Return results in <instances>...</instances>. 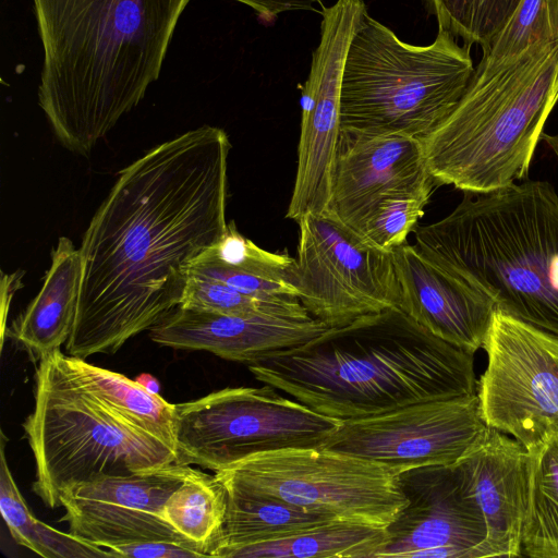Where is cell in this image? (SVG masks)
Returning <instances> with one entry per match:
<instances>
[{"label": "cell", "mask_w": 558, "mask_h": 558, "mask_svg": "<svg viewBox=\"0 0 558 558\" xmlns=\"http://www.w3.org/2000/svg\"><path fill=\"white\" fill-rule=\"evenodd\" d=\"M230 149L222 129L203 125L119 172L80 247L69 355L113 354L182 303L192 264L228 232Z\"/></svg>", "instance_id": "cell-1"}, {"label": "cell", "mask_w": 558, "mask_h": 558, "mask_svg": "<svg viewBox=\"0 0 558 558\" xmlns=\"http://www.w3.org/2000/svg\"><path fill=\"white\" fill-rule=\"evenodd\" d=\"M191 0H33L44 63L38 104L86 156L159 77Z\"/></svg>", "instance_id": "cell-2"}, {"label": "cell", "mask_w": 558, "mask_h": 558, "mask_svg": "<svg viewBox=\"0 0 558 558\" xmlns=\"http://www.w3.org/2000/svg\"><path fill=\"white\" fill-rule=\"evenodd\" d=\"M259 381L340 421L476 393L474 359L399 307L247 364Z\"/></svg>", "instance_id": "cell-3"}, {"label": "cell", "mask_w": 558, "mask_h": 558, "mask_svg": "<svg viewBox=\"0 0 558 558\" xmlns=\"http://www.w3.org/2000/svg\"><path fill=\"white\" fill-rule=\"evenodd\" d=\"M414 246L498 312L558 337V194L526 179L464 193L445 218L414 229Z\"/></svg>", "instance_id": "cell-4"}, {"label": "cell", "mask_w": 558, "mask_h": 558, "mask_svg": "<svg viewBox=\"0 0 558 558\" xmlns=\"http://www.w3.org/2000/svg\"><path fill=\"white\" fill-rule=\"evenodd\" d=\"M558 102V40L480 65L451 113L422 141L437 186L487 193L529 178Z\"/></svg>", "instance_id": "cell-5"}, {"label": "cell", "mask_w": 558, "mask_h": 558, "mask_svg": "<svg viewBox=\"0 0 558 558\" xmlns=\"http://www.w3.org/2000/svg\"><path fill=\"white\" fill-rule=\"evenodd\" d=\"M438 29L432 44L401 40L366 11L342 73V133L425 140L451 113L474 73L470 45Z\"/></svg>", "instance_id": "cell-6"}, {"label": "cell", "mask_w": 558, "mask_h": 558, "mask_svg": "<svg viewBox=\"0 0 558 558\" xmlns=\"http://www.w3.org/2000/svg\"><path fill=\"white\" fill-rule=\"evenodd\" d=\"M60 349L38 361L35 404L23 429L34 456L33 490L50 509L61 493L100 476L132 475L177 462V450L82 387Z\"/></svg>", "instance_id": "cell-7"}, {"label": "cell", "mask_w": 558, "mask_h": 558, "mask_svg": "<svg viewBox=\"0 0 558 558\" xmlns=\"http://www.w3.org/2000/svg\"><path fill=\"white\" fill-rule=\"evenodd\" d=\"M341 422L267 384L225 388L175 404L177 462L217 472L258 453L316 448Z\"/></svg>", "instance_id": "cell-8"}, {"label": "cell", "mask_w": 558, "mask_h": 558, "mask_svg": "<svg viewBox=\"0 0 558 558\" xmlns=\"http://www.w3.org/2000/svg\"><path fill=\"white\" fill-rule=\"evenodd\" d=\"M226 484L341 520L387 527L407 505L398 476L355 457L316 448L258 453L215 472Z\"/></svg>", "instance_id": "cell-9"}, {"label": "cell", "mask_w": 558, "mask_h": 558, "mask_svg": "<svg viewBox=\"0 0 558 558\" xmlns=\"http://www.w3.org/2000/svg\"><path fill=\"white\" fill-rule=\"evenodd\" d=\"M293 287L311 316L328 328L401 304L393 251L364 242L330 214L299 221Z\"/></svg>", "instance_id": "cell-10"}, {"label": "cell", "mask_w": 558, "mask_h": 558, "mask_svg": "<svg viewBox=\"0 0 558 558\" xmlns=\"http://www.w3.org/2000/svg\"><path fill=\"white\" fill-rule=\"evenodd\" d=\"M487 427L477 395L472 393L342 421L319 448L373 462L398 476L457 463Z\"/></svg>", "instance_id": "cell-11"}, {"label": "cell", "mask_w": 558, "mask_h": 558, "mask_svg": "<svg viewBox=\"0 0 558 558\" xmlns=\"http://www.w3.org/2000/svg\"><path fill=\"white\" fill-rule=\"evenodd\" d=\"M476 395L483 420L521 442L558 418V337L496 311Z\"/></svg>", "instance_id": "cell-12"}, {"label": "cell", "mask_w": 558, "mask_h": 558, "mask_svg": "<svg viewBox=\"0 0 558 558\" xmlns=\"http://www.w3.org/2000/svg\"><path fill=\"white\" fill-rule=\"evenodd\" d=\"M363 0H336L322 12L320 38L301 88L298 167L286 218L328 213L341 136L340 95L345 54L363 14Z\"/></svg>", "instance_id": "cell-13"}, {"label": "cell", "mask_w": 558, "mask_h": 558, "mask_svg": "<svg viewBox=\"0 0 558 558\" xmlns=\"http://www.w3.org/2000/svg\"><path fill=\"white\" fill-rule=\"evenodd\" d=\"M191 468L173 462L143 473L100 476L73 485L61 493V520L68 523L70 533L107 549L153 541L194 545L163 515L166 500Z\"/></svg>", "instance_id": "cell-14"}, {"label": "cell", "mask_w": 558, "mask_h": 558, "mask_svg": "<svg viewBox=\"0 0 558 558\" xmlns=\"http://www.w3.org/2000/svg\"><path fill=\"white\" fill-rule=\"evenodd\" d=\"M398 484L408 502L375 558H486L484 520L453 464L405 471Z\"/></svg>", "instance_id": "cell-15"}, {"label": "cell", "mask_w": 558, "mask_h": 558, "mask_svg": "<svg viewBox=\"0 0 558 558\" xmlns=\"http://www.w3.org/2000/svg\"><path fill=\"white\" fill-rule=\"evenodd\" d=\"M436 186L420 140L341 132L328 214L355 232L381 198L400 193L430 197Z\"/></svg>", "instance_id": "cell-16"}, {"label": "cell", "mask_w": 558, "mask_h": 558, "mask_svg": "<svg viewBox=\"0 0 558 558\" xmlns=\"http://www.w3.org/2000/svg\"><path fill=\"white\" fill-rule=\"evenodd\" d=\"M486 526V558L520 557L529 504V452L513 437L487 427L453 464Z\"/></svg>", "instance_id": "cell-17"}, {"label": "cell", "mask_w": 558, "mask_h": 558, "mask_svg": "<svg viewBox=\"0 0 558 558\" xmlns=\"http://www.w3.org/2000/svg\"><path fill=\"white\" fill-rule=\"evenodd\" d=\"M327 329L313 316L229 315L178 306L149 329V337L163 347L206 351L250 364L270 352L303 344Z\"/></svg>", "instance_id": "cell-18"}, {"label": "cell", "mask_w": 558, "mask_h": 558, "mask_svg": "<svg viewBox=\"0 0 558 558\" xmlns=\"http://www.w3.org/2000/svg\"><path fill=\"white\" fill-rule=\"evenodd\" d=\"M400 308L444 341L473 354L483 348L495 304L427 259L414 244L393 250Z\"/></svg>", "instance_id": "cell-19"}, {"label": "cell", "mask_w": 558, "mask_h": 558, "mask_svg": "<svg viewBox=\"0 0 558 558\" xmlns=\"http://www.w3.org/2000/svg\"><path fill=\"white\" fill-rule=\"evenodd\" d=\"M82 271L80 248L69 238H59L40 291L8 331L35 360L60 349L70 338Z\"/></svg>", "instance_id": "cell-20"}, {"label": "cell", "mask_w": 558, "mask_h": 558, "mask_svg": "<svg viewBox=\"0 0 558 558\" xmlns=\"http://www.w3.org/2000/svg\"><path fill=\"white\" fill-rule=\"evenodd\" d=\"M294 263L287 253L257 246L231 221L225 238L192 264L190 274L220 280L256 298H298L292 283Z\"/></svg>", "instance_id": "cell-21"}, {"label": "cell", "mask_w": 558, "mask_h": 558, "mask_svg": "<svg viewBox=\"0 0 558 558\" xmlns=\"http://www.w3.org/2000/svg\"><path fill=\"white\" fill-rule=\"evenodd\" d=\"M386 541L385 526L336 520L277 539L221 547L213 557L375 558Z\"/></svg>", "instance_id": "cell-22"}, {"label": "cell", "mask_w": 558, "mask_h": 558, "mask_svg": "<svg viewBox=\"0 0 558 558\" xmlns=\"http://www.w3.org/2000/svg\"><path fill=\"white\" fill-rule=\"evenodd\" d=\"M221 484L227 493V512L222 534L215 550L277 539L341 520L231 484Z\"/></svg>", "instance_id": "cell-23"}, {"label": "cell", "mask_w": 558, "mask_h": 558, "mask_svg": "<svg viewBox=\"0 0 558 558\" xmlns=\"http://www.w3.org/2000/svg\"><path fill=\"white\" fill-rule=\"evenodd\" d=\"M529 452V504L521 554L558 558V418L548 421Z\"/></svg>", "instance_id": "cell-24"}, {"label": "cell", "mask_w": 558, "mask_h": 558, "mask_svg": "<svg viewBox=\"0 0 558 558\" xmlns=\"http://www.w3.org/2000/svg\"><path fill=\"white\" fill-rule=\"evenodd\" d=\"M70 375L110 407L147 428L175 449V404L145 389L122 374L62 353Z\"/></svg>", "instance_id": "cell-25"}, {"label": "cell", "mask_w": 558, "mask_h": 558, "mask_svg": "<svg viewBox=\"0 0 558 558\" xmlns=\"http://www.w3.org/2000/svg\"><path fill=\"white\" fill-rule=\"evenodd\" d=\"M227 512V493L216 475L191 468L163 505L169 524L208 557L217 547Z\"/></svg>", "instance_id": "cell-26"}, {"label": "cell", "mask_w": 558, "mask_h": 558, "mask_svg": "<svg viewBox=\"0 0 558 558\" xmlns=\"http://www.w3.org/2000/svg\"><path fill=\"white\" fill-rule=\"evenodd\" d=\"M4 445L1 433L0 510L13 539L45 558L112 557L108 549L61 532L32 513L10 471Z\"/></svg>", "instance_id": "cell-27"}, {"label": "cell", "mask_w": 558, "mask_h": 558, "mask_svg": "<svg viewBox=\"0 0 558 558\" xmlns=\"http://www.w3.org/2000/svg\"><path fill=\"white\" fill-rule=\"evenodd\" d=\"M179 306L229 315L311 317L298 298H256L220 280L192 274H190L185 294Z\"/></svg>", "instance_id": "cell-28"}, {"label": "cell", "mask_w": 558, "mask_h": 558, "mask_svg": "<svg viewBox=\"0 0 558 558\" xmlns=\"http://www.w3.org/2000/svg\"><path fill=\"white\" fill-rule=\"evenodd\" d=\"M520 0H424L436 17L438 29H445L465 45L488 49Z\"/></svg>", "instance_id": "cell-29"}, {"label": "cell", "mask_w": 558, "mask_h": 558, "mask_svg": "<svg viewBox=\"0 0 558 558\" xmlns=\"http://www.w3.org/2000/svg\"><path fill=\"white\" fill-rule=\"evenodd\" d=\"M558 40V0H520L504 27L483 51L480 65L513 58L536 43Z\"/></svg>", "instance_id": "cell-30"}, {"label": "cell", "mask_w": 558, "mask_h": 558, "mask_svg": "<svg viewBox=\"0 0 558 558\" xmlns=\"http://www.w3.org/2000/svg\"><path fill=\"white\" fill-rule=\"evenodd\" d=\"M429 197L412 193L386 196L365 215L354 233L383 251H393L407 242L424 215Z\"/></svg>", "instance_id": "cell-31"}, {"label": "cell", "mask_w": 558, "mask_h": 558, "mask_svg": "<svg viewBox=\"0 0 558 558\" xmlns=\"http://www.w3.org/2000/svg\"><path fill=\"white\" fill-rule=\"evenodd\" d=\"M107 549V548H106ZM112 557L201 558L208 557L199 547L180 542L153 541L118 545L108 549Z\"/></svg>", "instance_id": "cell-32"}, {"label": "cell", "mask_w": 558, "mask_h": 558, "mask_svg": "<svg viewBox=\"0 0 558 558\" xmlns=\"http://www.w3.org/2000/svg\"><path fill=\"white\" fill-rule=\"evenodd\" d=\"M248 5L257 14L258 19L270 24L276 21L279 14L290 11H313L323 12L322 0H234Z\"/></svg>", "instance_id": "cell-33"}, {"label": "cell", "mask_w": 558, "mask_h": 558, "mask_svg": "<svg viewBox=\"0 0 558 558\" xmlns=\"http://www.w3.org/2000/svg\"><path fill=\"white\" fill-rule=\"evenodd\" d=\"M135 380L138 384H141L148 391H150L153 393H158V391H159V383L150 374H142Z\"/></svg>", "instance_id": "cell-34"}, {"label": "cell", "mask_w": 558, "mask_h": 558, "mask_svg": "<svg viewBox=\"0 0 558 558\" xmlns=\"http://www.w3.org/2000/svg\"><path fill=\"white\" fill-rule=\"evenodd\" d=\"M541 140L545 142V144L550 148L554 155L558 159V133L556 134H547L543 133Z\"/></svg>", "instance_id": "cell-35"}]
</instances>
